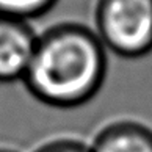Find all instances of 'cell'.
Listing matches in <instances>:
<instances>
[{
    "label": "cell",
    "instance_id": "7a4b0ae2",
    "mask_svg": "<svg viewBox=\"0 0 152 152\" xmlns=\"http://www.w3.org/2000/svg\"><path fill=\"white\" fill-rule=\"evenodd\" d=\"M93 18L107 52L130 60L152 52V0H96Z\"/></svg>",
    "mask_w": 152,
    "mask_h": 152
},
{
    "label": "cell",
    "instance_id": "52a82bcc",
    "mask_svg": "<svg viewBox=\"0 0 152 152\" xmlns=\"http://www.w3.org/2000/svg\"><path fill=\"white\" fill-rule=\"evenodd\" d=\"M0 152H18L13 148H7V146H0Z\"/></svg>",
    "mask_w": 152,
    "mask_h": 152
},
{
    "label": "cell",
    "instance_id": "8992f818",
    "mask_svg": "<svg viewBox=\"0 0 152 152\" xmlns=\"http://www.w3.org/2000/svg\"><path fill=\"white\" fill-rule=\"evenodd\" d=\"M33 152H91V148L75 138H55L38 146Z\"/></svg>",
    "mask_w": 152,
    "mask_h": 152
},
{
    "label": "cell",
    "instance_id": "3957f363",
    "mask_svg": "<svg viewBox=\"0 0 152 152\" xmlns=\"http://www.w3.org/2000/svg\"><path fill=\"white\" fill-rule=\"evenodd\" d=\"M38 41L28 20L0 14V83L24 80Z\"/></svg>",
    "mask_w": 152,
    "mask_h": 152
},
{
    "label": "cell",
    "instance_id": "5b68a950",
    "mask_svg": "<svg viewBox=\"0 0 152 152\" xmlns=\"http://www.w3.org/2000/svg\"><path fill=\"white\" fill-rule=\"evenodd\" d=\"M58 0H0V14L31 20L47 14Z\"/></svg>",
    "mask_w": 152,
    "mask_h": 152
},
{
    "label": "cell",
    "instance_id": "277c9868",
    "mask_svg": "<svg viewBox=\"0 0 152 152\" xmlns=\"http://www.w3.org/2000/svg\"><path fill=\"white\" fill-rule=\"evenodd\" d=\"M89 148L91 152H152V129L135 119H118L100 129Z\"/></svg>",
    "mask_w": 152,
    "mask_h": 152
},
{
    "label": "cell",
    "instance_id": "6da1fadb",
    "mask_svg": "<svg viewBox=\"0 0 152 152\" xmlns=\"http://www.w3.org/2000/svg\"><path fill=\"white\" fill-rule=\"evenodd\" d=\"M107 69V49L91 27L60 22L38 35L22 82L44 105L75 108L100 91Z\"/></svg>",
    "mask_w": 152,
    "mask_h": 152
}]
</instances>
